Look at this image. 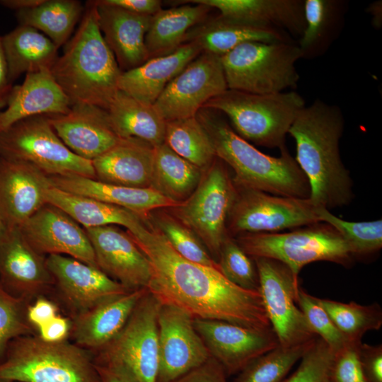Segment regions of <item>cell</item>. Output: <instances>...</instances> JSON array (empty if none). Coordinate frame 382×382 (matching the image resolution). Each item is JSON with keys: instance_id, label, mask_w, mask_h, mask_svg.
Returning a JSON list of instances; mask_svg holds the SVG:
<instances>
[{"instance_id": "cell-56", "label": "cell", "mask_w": 382, "mask_h": 382, "mask_svg": "<svg viewBox=\"0 0 382 382\" xmlns=\"http://www.w3.org/2000/svg\"><path fill=\"white\" fill-rule=\"evenodd\" d=\"M366 10L371 16L372 26L376 30L381 29L382 27V1L377 0L370 3Z\"/></svg>"}, {"instance_id": "cell-12", "label": "cell", "mask_w": 382, "mask_h": 382, "mask_svg": "<svg viewBox=\"0 0 382 382\" xmlns=\"http://www.w3.org/2000/svg\"><path fill=\"white\" fill-rule=\"evenodd\" d=\"M160 306L161 302L146 289L120 332L93 357L122 364L138 382H156Z\"/></svg>"}, {"instance_id": "cell-6", "label": "cell", "mask_w": 382, "mask_h": 382, "mask_svg": "<svg viewBox=\"0 0 382 382\" xmlns=\"http://www.w3.org/2000/svg\"><path fill=\"white\" fill-rule=\"evenodd\" d=\"M305 105L303 97L294 91L255 94L227 89L203 108L221 112L247 141L280 150L285 147L286 135Z\"/></svg>"}, {"instance_id": "cell-21", "label": "cell", "mask_w": 382, "mask_h": 382, "mask_svg": "<svg viewBox=\"0 0 382 382\" xmlns=\"http://www.w3.org/2000/svg\"><path fill=\"white\" fill-rule=\"evenodd\" d=\"M47 117L63 143L77 156L91 161L120 139L107 110L96 105L77 103L66 114Z\"/></svg>"}, {"instance_id": "cell-2", "label": "cell", "mask_w": 382, "mask_h": 382, "mask_svg": "<svg viewBox=\"0 0 382 382\" xmlns=\"http://www.w3.org/2000/svg\"><path fill=\"white\" fill-rule=\"evenodd\" d=\"M344 127L340 108L316 98L299 111L288 132L295 141V160L309 183V199L329 211L354 197L349 171L340 156Z\"/></svg>"}, {"instance_id": "cell-58", "label": "cell", "mask_w": 382, "mask_h": 382, "mask_svg": "<svg viewBox=\"0 0 382 382\" xmlns=\"http://www.w3.org/2000/svg\"><path fill=\"white\" fill-rule=\"evenodd\" d=\"M325 382H332V381H330L329 380V378H328V379L327 381H325Z\"/></svg>"}, {"instance_id": "cell-35", "label": "cell", "mask_w": 382, "mask_h": 382, "mask_svg": "<svg viewBox=\"0 0 382 382\" xmlns=\"http://www.w3.org/2000/svg\"><path fill=\"white\" fill-rule=\"evenodd\" d=\"M212 8L201 4L161 9L152 16L145 36L149 59L173 52L184 43L187 32L204 21Z\"/></svg>"}, {"instance_id": "cell-5", "label": "cell", "mask_w": 382, "mask_h": 382, "mask_svg": "<svg viewBox=\"0 0 382 382\" xmlns=\"http://www.w3.org/2000/svg\"><path fill=\"white\" fill-rule=\"evenodd\" d=\"M0 382H101L93 354L66 340L43 341L38 335L12 340L0 361Z\"/></svg>"}, {"instance_id": "cell-32", "label": "cell", "mask_w": 382, "mask_h": 382, "mask_svg": "<svg viewBox=\"0 0 382 382\" xmlns=\"http://www.w3.org/2000/svg\"><path fill=\"white\" fill-rule=\"evenodd\" d=\"M305 28L299 39L301 59L325 54L340 37L348 3L345 0H304Z\"/></svg>"}, {"instance_id": "cell-34", "label": "cell", "mask_w": 382, "mask_h": 382, "mask_svg": "<svg viewBox=\"0 0 382 382\" xmlns=\"http://www.w3.org/2000/svg\"><path fill=\"white\" fill-rule=\"evenodd\" d=\"M106 110L120 138L138 139L154 147L164 143L166 121L153 105L118 91Z\"/></svg>"}, {"instance_id": "cell-26", "label": "cell", "mask_w": 382, "mask_h": 382, "mask_svg": "<svg viewBox=\"0 0 382 382\" xmlns=\"http://www.w3.org/2000/svg\"><path fill=\"white\" fill-rule=\"evenodd\" d=\"M47 179L51 185L59 190L125 208L144 219L156 209L179 204L150 187L117 185L77 175L49 176Z\"/></svg>"}, {"instance_id": "cell-28", "label": "cell", "mask_w": 382, "mask_h": 382, "mask_svg": "<svg viewBox=\"0 0 382 382\" xmlns=\"http://www.w3.org/2000/svg\"><path fill=\"white\" fill-rule=\"evenodd\" d=\"M216 8L224 17L271 26L300 37L305 28L304 0H192Z\"/></svg>"}, {"instance_id": "cell-43", "label": "cell", "mask_w": 382, "mask_h": 382, "mask_svg": "<svg viewBox=\"0 0 382 382\" xmlns=\"http://www.w3.org/2000/svg\"><path fill=\"white\" fill-rule=\"evenodd\" d=\"M219 271L231 283L247 290H259V277L254 259L233 237L224 241L217 260Z\"/></svg>"}, {"instance_id": "cell-41", "label": "cell", "mask_w": 382, "mask_h": 382, "mask_svg": "<svg viewBox=\"0 0 382 382\" xmlns=\"http://www.w3.org/2000/svg\"><path fill=\"white\" fill-rule=\"evenodd\" d=\"M320 222L333 227L345 241L354 260L373 257L382 248V220L348 221L329 210L317 207Z\"/></svg>"}, {"instance_id": "cell-7", "label": "cell", "mask_w": 382, "mask_h": 382, "mask_svg": "<svg viewBox=\"0 0 382 382\" xmlns=\"http://www.w3.org/2000/svg\"><path fill=\"white\" fill-rule=\"evenodd\" d=\"M301 59L294 42H248L221 56L228 89L272 94L296 88L300 76L296 64Z\"/></svg>"}, {"instance_id": "cell-39", "label": "cell", "mask_w": 382, "mask_h": 382, "mask_svg": "<svg viewBox=\"0 0 382 382\" xmlns=\"http://www.w3.org/2000/svg\"><path fill=\"white\" fill-rule=\"evenodd\" d=\"M313 297L349 340H362L366 332L378 330L382 326V309L378 303L361 305Z\"/></svg>"}, {"instance_id": "cell-14", "label": "cell", "mask_w": 382, "mask_h": 382, "mask_svg": "<svg viewBox=\"0 0 382 382\" xmlns=\"http://www.w3.org/2000/svg\"><path fill=\"white\" fill-rule=\"evenodd\" d=\"M227 89L221 57L202 52L169 82L153 106L166 121L195 117Z\"/></svg>"}, {"instance_id": "cell-44", "label": "cell", "mask_w": 382, "mask_h": 382, "mask_svg": "<svg viewBox=\"0 0 382 382\" xmlns=\"http://www.w3.org/2000/svg\"><path fill=\"white\" fill-rule=\"evenodd\" d=\"M30 303L7 292L0 285V361L9 343L16 338L34 335L27 317Z\"/></svg>"}, {"instance_id": "cell-27", "label": "cell", "mask_w": 382, "mask_h": 382, "mask_svg": "<svg viewBox=\"0 0 382 382\" xmlns=\"http://www.w3.org/2000/svg\"><path fill=\"white\" fill-rule=\"evenodd\" d=\"M202 52L197 44L188 42L170 54L149 59L140 66L122 72L118 90L143 103L153 105L169 82Z\"/></svg>"}, {"instance_id": "cell-24", "label": "cell", "mask_w": 382, "mask_h": 382, "mask_svg": "<svg viewBox=\"0 0 382 382\" xmlns=\"http://www.w3.org/2000/svg\"><path fill=\"white\" fill-rule=\"evenodd\" d=\"M93 2L101 33L122 72L147 61L145 36L152 16L134 13L100 0Z\"/></svg>"}, {"instance_id": "cell-48", "label": "cell", "mask_w": 382, "mask_h": 382, "mask_svg": "<svg viewBox=\"0 0 382 382\" xmlns=\"http://www.w3.org/2000/svg\"><path fill=\"white\" fill-rule=\"evenodd\" d=\"M359 360L368 382H382V345L361 343Z\"/></svg>"}, {"instance_id": "cell-51", "label": "cell", "mask_w": 382, "mask_h": 382, "mask_svg": "<svg viewBox=\"0 0 382 382\" xmlns=\"http://www.w3.org/2000/svg\"><path fill=\"white\" fill-rule=\"evenodd\" d=\"M57 311V305L45 296H40L28 306L27 317L30 323L38 328L54 318Z\"/></svg>"}, {"instance_id": "cell-38", "label": "cell", "mask_w": 382, "mask_h": 382, "mask_svg": "<svg viewBox=\"0 0 382 382\" xmlns=\"http://www.w3.org/2000/svg\"><path fill=\"white\" fill-rule=\"evenodd\" d=\"M164 143L202 170L216 158L210 137L196 116L166 121Z\"/></svg>"}, {"instance_id": "cell-31", "label": "cell", "mask_w": 382, "mask_h": 382, "mask_svg": "<svg viewBox=\"0 0 382 382\" xmlns=\"http://www.w3.org/2000/svg\"><path fill=\"white\" fill-rule=\"evenodd\" d=\"M44 198L46 203L60 208L84 228L120 225L133 234L146 219L125 208L69 193L50 183L44 189Z\"/></svg>"}, {"instance_id": "cell-11", "label": "cell", "mask_w": 382, "mask_h": 382, "mask_svg": "<svg viewBox=\"0 0 382 382\" xmlns=\"http://www.w3.org/2000/svg\"><path fill=\"white\" fill-rule=\"evenodd\" d=\"M236 187L226 230L231 237L245 233H274L320 222L309 198L271 195Z\"/></svg>"}, {"instance_id": "cell-53", "label": "cell", "mask_w": 382, "mask_h": 382, "mask_svg": "<svg viewBox=\"0 0 382 382\" xmlns=\"http://www.w3.org/2000/svg\"><path fill=\"white\" fill-rule=\"evenodd\" d=\"M102 3L144 16H154L161 8L159 0H100Z\"/></svg>"}, {"instance_id": "cell-4", "label": "cell", "mask_w": 382, "mask_h": 382, "mask_svg": "<svg viewBox=\"0 0 382 382\" xmlns=\"http://www.w3.org/2000/svg\"><path fill=\"white\" fill-rule=\"evenodd\" d=\"M50 72L70 100L107 110L117 93L122 74L100 30L96 6L86 3L80 24Z\"/></svg>"}, {"instance_id": "cell-20", "label": "cell", "mask_w": 382, "mask_h": 382, "mask_svg": "<svg viewBox=\"0 0 382 382\" xmlns=\"http://www.w3.org/2000/svg\"><path fill=\"white\" fill-rule=\"evenodd\" d=\"M84 229L101 271L129 291L147 288L149 262L127 231L113 225Z\"/></svg>"}, {"instance_id": "cell-55", "label": "cell", "mask_w": 382, "mask_h": 382, "mask_svg": "<svg viewBox=\"0 0 382 382\" xmlns=\"http://www.w3.org/2000/svg\"><path fill=\"white\" fill-rule=\"evenodd\" d=\"M44 1L45 0H1L0 4L17 11L36 7Z\"/></svg>"}, {"instance_id": "cell-49", "label": "cell", "mask_w": 382, "mask_h": 382, "mask_svg": "<svg viewBox=\"0 0 382 382\" xmlns=\"http://www.w3.org/2000/svg\"><path fill=\"white\" fill-rule=\"evenodd\" d=\"M172 382H228L223 367L214 358Z\"/></svg>"}, {"instance_id": "cell-18", "label": "cell", "mask_w": 382, "mask_h": 382, "mask_svg": "<svg viewBox=\"0 0 382 382\" xmlns=\"http://www.w3.org/2000/svg\"><path fill=\"white\" fill-rule=\"evenodd\" d=\"M40 254L66 255L99 268L86 230L60 208L45 203L18 228Z\"/></svg>"}, {"instance_id": "cell-19", "label": "cell", "mask_w": 382, "mask_h": 382, "mask_svg": "<svg viewBox=\"0 0 382 382\" xmlns=\"http://www.w3.org/2000/svg\"><path fill=\"white\" fill-rule=\"evenodd\" d=\"M0 285L30 303L54 286L44 255L25 239L19 228L0 235Z\"/></svg>"}, {"instance_id": "cell-15", "label": "cell", "mask_w": 382, "mask_h": 382, "mask_svg": "<svg viewBox=\"0 0 382 382\" xmlns=\"http://www.w3.org/2000/svg\"><path fill=\"white\" fill-rule=\"evenodd\" d=\"M194 317L175 306L161 303L158 313V371L156 382H172L210 358L194 325Z\"/></svg>"}, {"instance_id": "cell-40", "label": "cell", "mask_w": 382, "mask_h": 382, "mask_svg": "<svg viewBox=\"0 0 382 382\" xmlns=\"http://www.w3.org/2000/svg\"><path fill=\"white\" fill-rule=\"evenodd\" d=\"M316 338L291 347L279 345L248 364L236 374L233 382H285L291 368Z\"/></svg>"}, {"instance_id": "cell-16", "label": "cell", "mask_w": 382, "mask_h": 382, "mask_svg": "<svg viewBox=\"0 0 382 382\" xmlns=\"http://www.w3.org/2000/svg\"><path fill=\"white\" fill-rule=\"evenodd\" d=\"M194 325L210 356L227 376L237 374L251 361L279 345L272 328H249L197 318H194Z\"/></svg>"}, {"instance_id": "cell-1", "label": "cell", "mask_w": 382, "mask_h": 382, "mask_svg": "<svg viewBox=\"0 0 382 382\" xmlns=\"http://www.w3.org/2000/svg\"><path fill=\"white\" fill-rule=\"evenodd\" d=\"M129 235L149 262L146 289L161 303L175 306L194 318L272 328L259 291L235 285L219 269L184 258L148 219Z\"/></svg>"}, {"instance_id": "cell-9", "label": "cell", "mask_w": 382, "mask_h": 382, "mask_svg": "<svg viewBox=\"0 0 382 382\" xmlns=\"http://www.w3.org/2000/svg\"><path fill=\"white\" fill-rule=\"evenodd\" d=\"M0 156L28 163L47 177L77 175L96 179L92 161L63 143L47 115L24 119L1 132Z\"/></svg>"}, {"instance_id": "cell-8", "label": "cell", "mask_w": 382, "mask_h": 382, "mask_svg": "<svg viewBox=\"0 0 382 382\" xmlns=\"http://www.w3.org/2000/svg\"><path fill=\"white\" fill-rule=\"evenodd\" d=\"M251 257H266L286 265L295 277L316 261H328L345 267L354 262L345 241L330 225L318 222L274 233H245L234 238Z\"/></svg>"}, {"instance_id": "cell-25", "label": "cell", "mask_w": 382, "mask_h": 382, "mask_svg": "<svg viewBox=\"0 0 382 382\" xmlns=\"http://www.w3.org/2000/svg\"><path fill=\"white\" fill-rule=\"evenodd\" d=\"M146 289L129 291L73 316L69 335L74 344L91 353L105 347L125 326Z\"/></svg>"}, {"instance_id": "cell-36", "label": "cell", "mask_w": 382, "mask_h": 382, "mask_svg": "<svg viewBox=\"0 0 382 382\" xmlns=\"http://www.w3.org/2000/svg\"><path fill=\"white\" fill-rule=\"evenodd\" d=\"M202 171L163 143L154 147L149 187L166 198L180 203L195 191Z\"/></svg>"}, {"instance_id": "cell-23", "label": "cell", "mask_w": 382, "mask_h": 382, "mask_svg": "<svg viewBox=\"0 0 382 382\" xmlns=\"http://www.w3.org/2000/svg\"><path fill=\"white\" fill-rule=\"evenodd\" d=\"M71 106L50 70L26 74L21 84L12 87L6 108L0 112V133L28 117L66 114Z\"/></svg>"}, {"instance_id": "cell-13", "label": "cell", "mask_w": 382, "mask_h": 382, "mask_svg": "<svg viewBox=\"0 0 382 382\" xmlns=\"http://www.w3.org/2000/svg\"><path fill=\"white\" fill-rule=\"evenodd\" d=\"M253 258L259 277L258 291L279 345L291 347L316 338L296 303L299 277L278 260Z\"/></svg>"}, {"instance_id": "cell-54", "label": "cell", "mask_w": 382, "mask_h": 382, "mask_svg": "<svg viewBox=\"0 0 382 382\" xmlns=\"http://www.w3.org/2000/svg\"><path fill=\"white\" fill-rule=\"evenodd\" d=\"M1 37L0 35V108L6 106L8 95L13 87L8 75Z\"/></svg>"}, {"instance_id": "cell-46", "label": "cell", "mask_w": 382, "mask_h": 382, "mask_svg": "<svg viewBox=\"0 0 382 382\" xmlns=\"http://www.w3.org/2000/svg\"><path fill=\"white\" fill-rule=\"evenodd\" d=\"M334 357L335 352L318 337L285 382H325L329 378Z\"/></svg>"}, {"instance_id": "cell-47", "label": "cell", "mask_w": 382, "mask_h": 382, "mask_svg": "<svg viewBox=\"0 0 382 382\" xmlns=\"http://www.w3.org/2000/svg\"><path fill=\"white\" fill-rule=\"evenodd\" d=\"M362 340H349L335 353L329 380L332 382H368L359 360V348Z\"/></svg>"}, {"instance_id": "cell-50", "label": "cell", "mask_w": 382, "mask_h": 382, "mask_svg": "<svg viewBox=\"0 0 382 382\" xmlns=\"http://www.w3.org/2000/svg\"><path fill=\"white\" fill-rule=\"evenodd\" d=\"M94 365L101 382H138L122 364L93 357Z\"/></svg>"}, {"instance_id": "cell-37", "label": "cell", "mask_w": 382, "mask_h": 382, "mask_svg": "<svg viewBox=\"0 0 382 382\" xmlns=\"http://www.w3.org/2000/svg\"><path fill=\"white\" fill-rule=\"evenodd\" d=\"M83 8L76 0H45L40 5L16 11L19 25L32 27L59 48L69 40Z\"/></svg>"}, {"instance_id": "cell-29", "label": "cell", "mask_w": 382, "mask_h": 382, "mask_svg": "<svg viewBox=\"0 0 382 382\" xmlns=\"http://www.w3.org/2000/svg\"><path fill=\"white\" fill-rule=\"evenodd\" d=\"M197 44L202 52L222 56L248 42H294L291 35L280 29L240 22L220 14L191 28L185 42Z\"/></svg>"}, {"instance_id": "cell-33", "label": "cell", "mask_w": 382, "mask_h": 382, "mask_svg": "<svg viewBox=\"0 0 382 382\" xmlns=\"http://www.w3.org/2000/svg\"><path fill=\"white\" fill-rule=\"evenodd\" d=\"M1 37L12 83L23 74L50 70L59 57L53 42L32 27L18 25Z\"/></svg>"}, {"instance_id": "cell-17", "label": "cell", "mask_w": 382, "mask_h": 382, "mask_svg": "<svg viewBox=\"0 0 382 382\" xmlns=\"http://www.w3.org/2000/svg\"><path fill=\"white\" fill-rule=\"evenodd\" d=\"M45 262L72 317L131 291L99 268L71 257L50 255Z\"/></svg>"}, {"instance_id": "cell-3", "label": "cell", "mask_w": 382, "mask_h": 382, "mask_svg": "<svg viewBox=\"0 0 382 382\" xmlns=\"http://www.w3.org/2000/svg\"><path fill=\"white\" fill-rule=\"evenodd\" d=\"M209 134L216 157L230 167L236 186L277 196L309 198L308 179L287 149L280 156L263 154L232 129L219 111L202 108L196 115Z\"/></svg>"}, {"instance_id": "cell-57", "label": "cell", "mask_w": 382, "mask_h": 382, "mask_svg": "<svg viewBox=\"0 0 382 382\" xmlns=\"http://www.w3.org/2000/svg\"><path fill=\"white\" fill-rule=\"evenodd\" d=\"M6 226L2 219V217L0 214V235L4 233L6 231Z\"/></svg>"}, {"instance_id": "cell-30", "label": "cell", "mask_w": 382, "mask_h": 382, "mask_svg": "<svg viewBox=\"0 0 382 382\" xmlns=\"http://www.w3.org/2000/svg\"><path fill=\"white\" fill-rule=\"evenodd\" d=\"M154 147L134 138H120L106 152L92 161L96 179L130 187H150Z\"/></svg>"}, {"instance_id": "cell-52", "label": "cell", "mask_w": 382, "mask_h": 382, "mask_svg": "<svg viewBox=\"0 0 382 382\" xmlns=\"http://www.w3.org/2000/svg\"><path fill=\"white\" fill-rule=\"evenodd\" d=\"M71 321L57 315L52 320L37 328L38 336L47 342H58L66 340L69 335Z\"/></svg>"}, {"instance_id": "cell-22", "label": "cell", "mask_w": 382, "mask_h": 382, "mask_svg": "<svg viewBox=\"0 0 382 382\" xmlns=\"http://www.w3.org/2000/svg\"><path fill=\"white\" fill-rule=\"evenodd\" d=\"M48 183L33 166L0 156V214L6 228H20L46 203Z\"/></svg>"}, {"instance_id": "cell-45", "label": "cell", "mask_w": 382, "mask_h": 382, "mask_svg": "<svg viewBox=\"0 0 382 382\" xmlns=\"http://www.w3.org/2000/svg\"><path fill=\"white\" fill-rule=\"evenodd\" d=\"M296 303L302 311L311 330L335 353L349 340L339 330L326 311L301 286L296 296Z\"/></svg>"}, {"instance_id": "cell-10", "label": "cell", "mask_w": 382, "mask_h": 382, "mask_svg": "<svg viewBox=\"0 0 382 382\" xmlns=\"http://www.w3.org/2000/svg\"><path fill=\"white\" fill-rule=\"evenodd\" d=\"M236 187L226 164L218 157L202 171L192 195L168 211L192 230L217 262L221 245L228 236L227 219Z\"/></svg>"}, {"instance_id": "cell-42", "label": "cell", "mask_w": 382, "mask_h": 382, "mask_svg": "<svg viewBox=\"0 0 382 382\" xmlns=\"http://www.w3.org/2000/svg\"><path fill=\"white\" fill-rule=\"evenodd\" d=\"M147 219L180 255L193 262L219 270L217 262L196 234L168 211L156 209Z\"/></svg>"}]
</instances>
